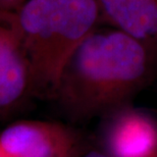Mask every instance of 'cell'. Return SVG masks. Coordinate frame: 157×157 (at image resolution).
Wrapping results in <instances>:
<instances>
[{"mask_svg": "<svg viewBox=\"0 0 157 157\" xmlns=\"http://www.w3.org/2000/svg\"><path fill=\"white\" fill-rule=\"evenodd\" d=\"M156 76V49L117 28H97L71 55L53 99L67 118L86 121L132 104Z\"/></svg>", "mask_w": 157, "mask_h": 157, "instance_id": "1", "label": "cell"}, {"mask_svg": "<svg viewBox=\"0 0 157 157\" xmlns=\"http://www.w3.org/2000/svg\"><path fill=\"white\" fill-rule=\"evenodd\" d=\"M13 17L33 95L53 99L71 55L98 28V0H27Z\"/></svg>", "mask_w": 157, "mask_h": 157, "instance_id": "2", "label": "cell"}, {"mask_svg": "<svg viewBox=\"0 0 157 157\" xmlns=\"http://www.w3.org/2000/svg\"><path fill=\"white\" fill-rule=\"evenodd\" d=\"M81 140L54 121H23L0 134V157H81Z\"/></svg>", "mask_w": 157, "mask_h": 157, "instance_id": "3", "label": "cell"}, {"mask_svg": "<svg viewBox=\"0 0 157 157\" xmlns=\"http://www.w3.org/2000/svg\"><path fill=\"white\" fill-rule=\"evenodd\" d=\"M102 151L109 157H157V118L125 105L102 117Z\"/></svg>", "mask_w": 157, "mask_h": 157, "instance_id": "4", "label": "cell"}, {"mask_svg": "<svg viewBox=\"0 0 157 157\" xmlns=\"http://www.w3.org/2000/svg\"><path fill=\"white\" fill-rule=\"evenodd\" d=\"M13 14H0V114L33 95L29 63Z\"/></svg>", "mask_w": 157, "mask_h": 157, "instance_id": "5", "label": "cell"}, {"mask_svg": "<svg viewBox=\"0 0 157 157\" xmlns=\"http://www.w3.org/2000/svg\"><path fill=\"white\" fill-rule=\"evenodd\" d=\"M101 21L157 50V0H98Z\"/></svg>", "mask_w": 157, "mask_h": 157, "instance_id": "6", "label": "cell"}, {"mask_svg": "<svg viewBox=\"0 0 157 157\" xmlns=\"http://www.w3.org/2000/svg\"><path fill=\"white\" fill-rule=\"evenodd\" d=\"M27 0H0V14L15 13Z\"/></svg>", "mask_w": 157, "mask_h": 157, "instance_id": "7", "label": "cell"}, {"mask_svg": "<svg viewBox=\"0 0 157 157\" xmlns=\"http://www.w3.org/2000/svg\"><path fill=\"white\" fill-rule=\"evenodd\" d=\"M82 157H109L107 154H105L102 150H91V151L85 153Z\"/></svg>", "mask_w": 157, "mask_h": 157, "instance_id": "8", "label": "cell"}]
</instances>
